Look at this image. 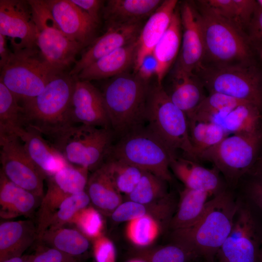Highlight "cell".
I'll list each match as a JSON object with an SVG mask.
<instances>
[{
  "instance_id": "cell-17",
  "label": "cell",
  "mask_w": 262,
  "mask_h": 262,
  "mask_svg": "<svg viewBox=\"0 0 262 262\" xmlns=\"http://www.w3.org/2000/svg\"><path fill=\"white\" fill-rule=\"evenodd\" d=\"M182 29L181 48L174 69L195 74L201 66L204 44L199 15L194 2L179 9Z\"/></svg>"
},
{
  "instance_id": "cell-44",
  "label": "cell",
  "mask_w": 262,
  "mask_h": 262,
  "mask_svg": "<svg viewBox=\"0 0 262 262\" xmlns=\"http://www.w3.org/2000/svg\"><path fill=\"white\" fill-rule=\"evenodd\" d=\"M38 244L33 254V262H81L75 257L58 249Z\"/></svg>"
},
{
  "instance_id": "cell-12",
  "label": "cell",
  "mask_w": 262,
  "mask_h": 262,
  "mask_svg": "<svg viewBox=\"0 0 262 262\" xmlns=\"http://www.w3.org/2000/svg\"><path fill=\"white\" fill-rule=\"evenodd\" d=\"M0 171L13 183L43 198L45 174L28 155L21 140L14 135H0Z\"/></svg>"
},
{
  "instance_id": "cell-34",
  "label": "cell",
  "mask_w": 262,
  "mask_h": 262,
  "mask_svg": "<svg viewBox=\"0 0 262 262\" xmlns=\"http://www.w3.org/2000/svg\"><path fill=\"white\" fill-rule=\"evenodd\" d=\"M261 108L244 103L230 111L221 120V125L228 134H248L262 130Z\"/></svg>"
},
{
  "instance_id": "cell-21",
  "label": "cell",
  "mask_w": 262,
  "mask_h": 262,
  "mask_svg": "<svg viewBox=\"0 0 262 262\" xmlns=\"http://www.w3.org/2000/svg\"><path fill=\"white\" fill-rule=\"evenodd\" d=\"M170 169L186 188L214 196L224 190L219 171L215 167L207 168L196 161L176 156L170 161Z\"/></svg>"
},
{
  "instance_id": "cell-46",
  "label": "cell",
  "mask_w": 262,
  "mask_h": 262,
  "mask_svg": "<svg viewBox=\"0 0 262 262\" xmlns=\"http://www.w3.org/2000/svg\"><path fill=\"white\" fill-rule=\"evenodd\" d=\"M93 250L96 262H116V251L113 242L103 235L95 239Z\"/></svg>"
},
{
  "instance_id": "cell-24",
  "label": "cell",
  "mask_w": 262,
  "mask_h": 262,
  "mask_svg": "<svg viewBox=\"0 0 262 262\" xmlns=\"http://www.w3.org/2000/svg\"><path fill=\"white\" fill-rule=\"evenodd\" d=\"M41 198L9 180L0 171V216L9 219L34 216Z\"/></svg>"
},
{
  "instance_id": "cell-39",
  "label": "cell",
  "mask_w": 262,
  "mask_h": 262,
  "mask_svg": "<svg viewBox=\"0 0 262 262\" xmlns=\"http://www.w3.org/2000/svg\"><path fill=\"white\" fill-rule=\"evenodd\" d=\"M166 182L153 174L144 171L139 182L128 196L130 200L146 205L168 195Z\"/></svg>"
},
{
  "instance_id": "cell-54",
  "label": "cell",
  "mask_w": 262,
  "mask_h": 262,
  "mask_svg": "<svg viewBox=\"0 0 262 262\" xmlns=\"http://www.w3.org/2000/svg\"><path fill=\"white\" fill-rule=\"evenodd\" d=\"M259 262H262V246H261L259 255Z\"/></svg>"
},
{
  "instance_id": "cell-27",
  "label": "cell",
  "mask_w": 262,
  "mask_h": 262,
  "mask_svg": "<svg viewBox=\"0 0 262 262\" xmlns=\"http://www.w3.org/2000/svg\"><path fill=\"white\" fill-rule=\"evenodd\" d=\"M161 0H109L102 13L108 26L142 22L160 6Z\"/></svg>"
},
{
  "instance_id": "cell-6",
  "label": "cell",
  "mask_w": 262,
  "mask_h": 262,
  "mask_svg": "<svg viewBox=\"0 0 262 262\" xmlns=\"http://www.w3.org/2000/svg\"><path fill=\"white\" fill-rule=\"evenodd\" d=\"M77 77L63 72L53 78L43 91L21 104L26 123L43 136L70 125L68 111Z\"/></svg>"
},
{
  "instance_id": "cell-40",
  "label": "cell",
  "mask_w": 262,
  "mask_h": 262,
  "mask_svg": "<svg viewBox=\"0 0 262 262\" xmlns=\"http://www.w3.org/2000/svg\"><path fill=\"white\" fill-rule=\"evenodd\" d=\"M160 232V226L154 217L146 214L129 222L127 235L131 241L141 247L152 244Z\"/></svg>"
},
{
  "instance_id": "cell-29",
  "label": "cell",
  "mask_w": 262,
  "mask_h": 262,
  "mask_svg": "<svg viewBox=\"0 0 262 262\" xmlns=\"http://www.w3.org/2000/svg\"><path fill=\"white\" fill-rule=\"evenodd\" d=\"M182 29L179 9L176 8L170 23L155 47L153 54L157 63V83L162 85L164 79L176 60L181 43Z\"/></svg>"
},
{
  "instance_id": "cell-11",
  "label": "cell",
  "mask_w": 262,
  "mask_h": 262,
  "mask_svg": "<svg viewBox=\"0 0 262 262\" xmlns=\"http://www.w3.org/2000/svg\"><path fill=\"white\" fill-rule=\"evenodd\" d=\"M37 30L36 45L41 53L56 69L65 72L75 63L84 47L69 39L61 31L45 0H28Z\"/></svg>"
},
{
  "instance_id": "cell-30",
  "label": "cell",
  "mask_w": 262,
  "mask_h": 262,
  "mask_svg": "<svg viewBox=\"0 0 262 262\" xmlns=\"http://www.w3.org/2000/svg\"><path fill=\"white\" fill-rule=\"evenodd\" d=\"M37 243L54 248L72 256L81 258L89 249V238L77 227L64 226L47 229Z\"/></svg>"
},
{
  "instance_id": "cell-28",
  "label": "cell",
  "mask_w": 262,
  "mask_h": 262,
  "mask_svg": "<svg viewBox=\"0 0 262 262\" xmlns=\"http://www.w3.org/2000/svg\"><path fill=\"white\" fill-rule=\"evenodd\" d=\"M85 190L90 202L98 212L111 213L122 203L121 194L115 187L105 164L89 176Z\"/></svg>"
},
{
  "instance_id": "cell-15",
  "label": "cell",
  "mask_w": 262,
  "mask_h": 262,
  "mask_svg": "<svg viewBox=\"0 0 262 262\" xmlns=\"http://www.w3.org/2000/svg\"><path fill=\"white\" fill-rule=\"evenodd\" d=\"M0 34L11 38L13 50L37 47V30L28 0H0Z\"/></svg>"
},
{
  "instance_id": "cell-51",
  "label": "cell",
  "mask_w": 262,
  "mask_h": 262,
  "mask_svg": "<svg viewBox=\"0 0 262 262\" xmlns=\"http://www.w3.org/2000/svg\"><path fill=\"white\" fill-rule=\"evenodd\" d=\"M33 254H32L12 257L1 262H33Z\"/></svg>"
},
{
  "instance_id": "cell-10",
  "label": "cell",
  "mask_w": 262,
  "mask_h": 262,
  "mask_svg": "<svg viewBox=\"0 0 262 262\" xmlns=\"http://www.w3.org/2000/svg\"><path fill=\"white\" fill-rule=\"evenodd\" d=\"M262 143V130L248 134L227 136L203 152L199 161L212 163L228 181L235 183L255 163Z\"/></svg>"
},
{
  "instance_id": "cell-4",
  "label": "cell",
  "mask_w": 262,
  "mask_h": 262,
  "mask_svg": "<svg viewBox=\"0 0 262 262\" xmlns=\"http://www.w3.org/2000/svg\"><path fill=\"white\" fill-rule=\"evenodd\" d=\"M71 165L92 172L102 166L114 145L111 129L69 125L45 136Z\"/></svg>"
},
{
  "instance_id": "cell-9",
  "label": "cell",
  "mask_w": 262,
  "mask_h": 262,
  "mask_svg": "<svg viewBox=\"0 0 262 262\" xmlns=\"http://www.w3.org/2000/svg\"><path fill=\"white\" fill-rule=\"evenodd\" d=\"M195 75L209 93L222 94L262 107V71L252 63L202 66Z\"/></svg>"
},
{
  "instance_id": "cell-49",
  "label": "cell",
  "mask_w": 262,
  "mask_h": 262,
  "mask_svg": "<svg viewBox=\"0 0 262 262\" xmlns=\"http://www.w3.org/2000/svg\"><path fill=\"white\" fill-rule=\"evenodd\" d=\"M246 191L248 198L262 211V178L255 176L248 184Z\"/></svg>"
},
{
  "instance_id": "cell-26",
  "label": "cell",
  "mask_w": 262,
  "mask_h": 262,
  "mask_svg": "<svg viewBox=\"0 0 262 262\" xmlns=\"http://www.w3.org/2000/svg\"><path fill=\"white\" fill-rule=\"evenodd\" d=\"M19 138L31 160L47 178L68 164L52 144L33 128L27 126Z\"/></svg>"
},
{
  "instance_id": "cell-25",
  "label": "cell",
  "mask_w": 262,
  "mask_h": 262,
  "mask_svg": "<svg viewBox=\"0 0 262 262\" xmlns=\"http://www.w3.org/2000/svg\"><path fill=\"white\" fill-rule=\"evenodd\" d=\"M204 86L195 74L174 69L171 82L164 89L171 101L190 117L206 97Z\"/></svg>"
},
{
  "instance_id": "cell-2",
  "label": "cell",
  "mask_w": 262,
  "mask_h": 262,
  "mask_svg": "<svg viewBox=\"0 0 262 262\" xmlns=\"http://www.w3.org/2000/svg\"><path fill=\"white\" fill-rule=\"evenodd\" d=\"M135 72L117 75L102 92L112 130L118 139L145 127L150 86Z\"/></svg>"
},
{
  "instance_id": "cell-8",
  "label": "cell",
  "mask_w": 262,
  "mask_h": 262,
  "mask_svg": "<svg viewBox=\"0 0 262 262\" xmlns=\"http://www.w3.org/2000/svg\"><path fill=\"white\" fill-rule=\"evenodd\" d=\"M176 156L159 137L145 126L119 138L107 159L123 161L171 182L170 163Z\"/></svg>"
},
{
  "instance_id": "cell-55",
  "label": "cell",
  "mask_w": 262,
  "mask_h": 262,
  "mask_svg": "<svg viewBox=\"0 0 262 262\" xmlns=\"http://www.w3.org/2000/svg\"><path fill=\"white\" fill-rule=\"evenodd\" d=\"M258 5L262 8V0H259L257 1Z\"/></svg>"
},
{
  "instance_id": "cell-48",
  "label": "cell",
  "mask_w": 262,
  "mask_h": 262,
  "mask_svg": "<svg viewBox=\"0 0 262 262\" xmlns=\"http://www.w3.org/2000/svg\"><path fill=\"white\" fill-rule=\"evenodd\" d=\"M158 67L157 60L151 54L147 56L142 61L139 68L134 72L143 80L149 82L150 78L156 75Z\"/></svg>"
},
{
  "instance_id": "cell-47",
  "label": "cell",
  "mask_w": 262,
  "mask_h": 262,
  "mask_svg": "<svg viewBox=\"0 0 262 262\" xmlns=\"http://www.w3.org/2000/svg\"><path fill=\"white\" fill-rule=\"evenodd\" d=\"M72 2L88 14L97 23L99 24L100 14L105 2L101 0H71Z\"/></svg>"
},
{
  "instance_id": "cell-3",
  "label": "cell",
  "mask_w": 262,
  "mask_h": 262,
  "mask_svg": "<svg viewBox=\"0 0 262 262\" xmlns=\"http://www.w3.org/2000/svg\"><path fill=\"white\" fill-rule=\"evenodd\" d=\"M194 3L199 15L204 44L202 66L252 63V49L246 35L213 12L201 0Z\"/></svg>"
},
{
  "instance_id": "cell-41",
  "label": "cell",
  "mask_w": 262,
  "mask_h": 262,
  "mask_svg": "<svg viewBox=\"0 0 262 262\" xmlns=\"http://www.w3.org/2000/svg\"><path fill=\"white\" fill-rule=\"evenodd\" d=\"M87 237L96 239L102 235L103 222L99 212L93 207L79 211L71 222Z\"/></svg>"
},
{
  "instance_id": "cell-56",
  "label": "cell",
  "mask_w": 262,
  "mask_h": 262,
  "mask_svg": "<svg viewBox=\"0 0 262 262\" xmlns=\"http://www.w3.org/2000/svg\"><path fill=\"white\" fill-rule=\"evenodd\" d=\"M215 262L214 261H210V262Z\"/></svg>"
},
{
  "instance_id": "cell-36",
  "label": "cell",
  "mask_w": 262,
  "mask_h": 262,
  "mask_svg": "<svg viewBox=\"0 0 262 262\" xmlns=\"http://www.w3.org/2000/svg\"><path fill=\"white\" fill-rule=\"evenodd\" d=\"M190 139L196 158L206 150L219 143L228 134L216 123L188 119Z\"/></svg>"
},
{
  "instance_id": "cell-16",
  "label": "cell",
  "mask_w": 262,
  "mask_h": 262,
  "mask_svg": "<svg viewBox=\"0 0 262 262\" xmlns=\"http://www.w3.org/2000/svg\"><path fill=\"white\" fill-rule=\"evenodd\" d=\"M68 118L70 125H85L112 130L102 92L90 81L77 78Z\"/></svg>"
},
{
  "instance_id": "cell-38",
  "label": "cell",
  "mask_w": 262,
  "mask_h": 262,
  "mask_svg": "<svg viewBox=\"0 0 262 262\" xmlns=\"http://www.w3.org/2000/svg\"><path fill=\"white\" fill-rule=\"evenodd\" d=\"M90 203V200L86 190L67 197L53 213L45 230L59 228L71 223L75 215L88 207Z\"/></svg>"
},
{
  "instance_id": "cell-13",
  "label": "cell",
  "mask_w": 262,
  "mask_h": 262,
  "mask_svg": "<svg viewBox=\"0 0 262 262\" xmlns=\"http://www.w3.org/2000/svg\"><path fill=\"white\" fill-rule=\"evenodd\" d=\"M262 235L250 209L240 205L230 232L218 251V262H259Z\"/></svg>"
},
{
  "instance_id": "cell-14",
  "label": "cell",
  "mask_w": 262,
  "mask_h": 262,
  "mask_svg": "<svg viewBox=\"0 0 262 262\" xmlns=\"http://www.w3.org/2000/svg\"><path fill=\"white\" fill-rule=\"evenodd\" d=\"M89 170L67 164L47 178V189L36 213L38 238L49 218L67 197L85 190Z\"/></svg>"
},
{
  "instance_id": "cell-1",
  "label": "cell",
  "mask_w": 262,
  "mask_h": 262,
  "mask_svg": "<svg viewBox=\"0 0 262 262\" xmlns=\"http://www.w3.org/2000/svg\"><path fill=\"white\" fill-rule=\"evenodd\" d=\"M240 206L232 194L224 190L208 201L196 223L172 231L173 243L185 248L195 259L214 261L230 232Z\"/></svg>"
},
{
  "instance_id": "cell-22",
  "label": "cell",
  "mask_w": 262,
  "mask_h": 262,
  "mask_svg": "<svg viewBox=\"0 0 262 262\" xmlns=\"http://www.w3.org/2000/svg\"><path fill=\"white\" fill-rule=\"evenodd\" d=\"M38 239L36 224L32 218L1 222L0 262L22 255L34 242H37Z\"/></svg>"
},
{
  "instance_id": "cell-33",
  "label": "cell",
  "mask_w": 262,
  "mask_h": 262,
  "mask_svg": "<svg viewBox=\"0 0 262 262\" xmlns=\"http://www.w3.org/2000/svg\"><path fill=\"white\" fill-rule=\"evenodd\" d=\"M27 127L23 108L0 82V135H14L19 137Z\"/></svg>"
},
{
  "instance_id": "cell-31",
  "label": "cell",
  "mask_w": 262,
  "mask_h": 262,
  "mask_svg": "<svg viewBox=\"0 0 262 262\" xmlns=\"http://www.w3.org/2000/svg\"><path fill=\"white\" fill-rule=\"evenodd\" d=\"M211 196L206 192L185 187L180 193L177 209L170 221L169 228L174 231L196 223L202 215Z\"/></svg>"
},
{
  "instance_id": "cell-5",
  "label": "cell",
  "mask_w": 262,
  "mask_h": 262,
  "mask_svg": "<svg viewBox=\"0 0 262 262\" xmlns=\"http://www.w3.org/2000/svg\"><path fill=\"white\" fill-rule=\"evenodd\" d=\"M62 72L46 60L37 47L14 49L0 69V82L22 104L40 94Z\"/></svg>"
},
{
  "instance_id": "cell-50",
  "label": "cell",
  "mask_w": 262,
  "mask_h": 262,
  "mask_svg": "<svg viewBox=\"0 0 262 262\" xmlns=\"http://www.w3.org/2000/svg\"><path fill=\"white\" fill-rule=\"evenodd\" d=\"M6 37L0 34V67L2 68L6 64L12 51L9 50L7 45Z\"/></svg>"
},
{
  "instance_id": "cell-37",
  "label": "cell",
  "mask_w": 262,
  "mask_h": 262,
  "mask_svg": "<svg viewBox=\"0 0 262 262\" xmlns=\"http://www.w3.org/2000/svg\"><path fill=\"white\" fill-rule=\"evenodd\" d=\"M108 174L120 194L128 195L135 187L144 172L123 161L108 158L104 163Z\"/></svg>"
},
{
  "instance_id": "cell-45",
  "label": "cell",
  "mask_w": 262,
  "mask_h": 262,
  "mask_svg": "<svg viewBox=\"0 0 262 262\" xmlns=\"http://www.w3.org/2000/svg\"><path fill=\"white\" fill-rule=\"evenodd\" d=\"M247 29L246 36L251 49H254L262 59V8L258 4Z\"/></svg>"
},
{
  "instance_id": "cell-35",
  "label": "cell",
  "mask_w": 262,
  "mask_h": 262,
  "mask_svg": "<svg viewBox=\"0 0 262 262\" xmlns=\"http://www.w3.org/2000/svg\"><path fill=\"white\" fill-rule=\"evenodd\" d=\"M246 103L218 93H209L188 119L220 125L222 119L238 106ZM248 103V102H247Z\"/></svg>"
},
{
  "instance_id": "cell-32",
  "label": "cell",
  "mask_w": 262,
  "mask_h": 262,
  "mask_svg": "<svg viewBox=\"0 0 262 262\" xmlns=\"http://www.w3.org/2000/svg\"><path fill=\"white\" fill-rule=\"evenodd\" d=\"M201 1L213 12L245 33L258 6L251 0H207Z\"/></svg>"
},
{
  "instance_id": "cell-52",
  "label": "cell",
  "mask_w": 262,
  "mask_h": 262,
  "mask_svg": "<svg viewBox=\"0 0 262 262\" xmlns=\"http://www.w3.org/2000/svg\"><path fill=\"white\" fill-rule=\"evenodd\" d=\"M255 176L261 177L262 178V159L260 161L257 167Z\"/></svg>"
},
{
  "instance_id": "cell-19",
  "label": "cell",
  "mask_w": 262,
  "mask_h": 262,
  "mask_svg": "<svg viewBox=\"0 0 262 262\" xmlns=\"http://www.w3.org/2000/svg\"><path fill=\"white\" fill-rule=\"evenodd\" d=\"M142 26V22L107 26L106 32L96 38L82 52L69 72V75L77 76L99 59L137 40Z\"/></svg>"
},
{
  "instance_id": "cell-20",
  "label": "cell",
  "mask_w": 262,
  "mask_h": 262,
  "mask_svg": "<svg viewBox=\"0 0 262 262\" xmlns=\"http://www.w3.org/2000/svg\"><path fill=\"white\" fill-rule=\"evenodd\" d=\"M178 3L176 0H163L142 26L137 39L134 72L137 71L143 60L153 53L170 23Z\"/></svg>"
},
{
  "instance_id": "cell-42",
  "label": "cell",
  "mask_w": 262,
  "mask_h": 262,
  "mask_svg": "<svg viewBox=\"0 0 262 262\" xmlns=\"http://www.w3.org/2000/svg\"><path fill=\"white\" fill-rule=\"evenodd\" d=\"M140 259L146 262H190L192 255L180 246L172 244L151 251L142 253Z\"/></svg>"
},
{
  "instance_id": "cell-18",
  "label": "cell",
  "mask_w": 262,
  "mask_h": 262,
  "mask_svg": "<svg viewBox=\"0 0 262 262\" xmlns=\"http://www.w3.org/2000/svg\"><path fill=\"white\" fill-rule=\"evenodd\" d=\"M61 31L70 40L84 47L96 39L99 25L71 0H45Z\"/></svg>"
},
{
  "instance_id": "cell-23",
  "label": "cell",
  "mask_w": 262,
  "mask_h": 262,
  "mask_svg": "<svg viewBox=\"0 0 262 262\" xmlns=\"http://www.w3.org/2000/svg\"><path fill=\"white\" fill-rule=\"evenodd\" d=\"M137 40L120 48L93 63L76 77L82 81H91L113 78L128 72L134 67Z\"/></svg>"
},
{
  "instance_id": "cell-53",
  "label": "cell",
  "mask_w": 262,
  "mask_h": 262,
  "mask_svg": "<svg viewBox=\"0 0 262 262\" xmlns=\"http://www.w3.org/2000/svg\"><path fill=\"white\" fill-rule=\"evenodd\" d=\"M129 262H146L145 261L141 259H133L130 261Z\"/></svg>"
},
{
  "instance_id": "cell-43",
  "label": "cell",
  "mask_w": 262,
  "mask_h": 262,
  "mask_svg": "<svg viewBox=\"0 0 262 262\" xmlns=\"http://www.w3.org/2000/svg\"><path fill=\"white\" fill-rule=\"evenodd\" d=\"M145 205L130 200L121 203L111 213V218L117 222L131 221L147 214Z\"/></svg>"
},
{
  "instance_id": "cell-7",
  "label": "cell",
  "mask_w": 262,
  "mask_h": 262,
  "mask_svg": "<svg viewBox=\"0 0 262 262\" xmlns=\"http://www.w3.org/2000/svg\"><path fill=\"white\" fill-rule=\"evenodd\" d=\"M146 123L174 153L181 150L187 158L198 162L190 141L186 115L171 101L163 85L157 83L150 88Z\"/></svg>"
}]
</instances>
